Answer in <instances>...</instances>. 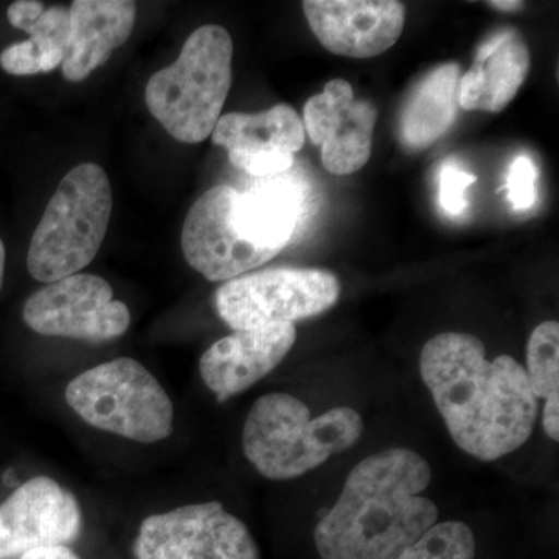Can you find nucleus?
<instances>
[{
	"mask_svg": "<svg viewBox=\"0 0 559 559\" xmlns=\"http://www.w3.org/2000/svg\"><path fill=\"white\" fill-rule=\"evenodd\" d=\"M460 73L459 64L448 62L418 81L400 119V140L406 148H428L450 131L457 116Z\"/></svg>",
	"mask_w": 559,
	"mask_h": 559,
	"instance_id": "a211bd4d",
	"label": "nucleus"
},
{
	"mask_svg": "<svg viewBox=\"0 0 559 559\" xmlns=\"http://www.w3.org/2000/svg\"><path fill=\"white\" fill-rule=\"evenodd\" d=\"M419 373L451 439L481 462H495L527 443L539 400L516 359L488 360L484 342L468 333H441L426 342Z\"/></svg>",
	"mask_w": 559,
	"mask_h": 559,
	"instance_id": "f257e3e1",
	"label": "nucleus"
},
{
	"mask_svg": "<svg viewBox=\"0 0 559 559\" xmlns=\"http://www.w3.org/2000/svg\"><path fill=\"white\" fill-rule=\"evenodd\" d=\"M112 204V187L100 165L72 168L33 234L27 253L32 277L49 285L90 266L105 241Z\"/></svg>",
	"mask_w": 559,
	"mask_h": 559,
	"instance_id": "39448f33",
	"label": "nucleus"
},
{
	"mask_svg": "<svg viewBox=\"0 0 559 559\" xmlns=\"http://www.w3.org/2000/svg\"><path fill=\"white\" fill-rule=\"evenodd\" d=\"M79 500L50 477H33L0 506V559L68 546L80 535Z\"/></svg>",
	"mask_w": 559,
	"mask_h": 559,
	"instance_id": "9b49d317",
	"label": "nucleus"
},
{
	"mask_svg": "<svg viewBox=\"0 0 559 559\" xmlns=\"http://www.w3.org/2000/svg\"><path fill=\"white\" fill-rule=\"evenodd\" d=\"M378 110L373 103L356 100L345 80L326 83L304 108V128L322 146V164L334 176H348L367 165L373 145Z\"/></svg>",
	"mask_w": 559,
	"mask_h": 559,
	"instance_id": "f8f14e48",
	"label": "nucleus"
},
{
	"mask_svg": "<svg viewBox=\"0 0 559 559\" xmlns=\"http://www.w3.org/2000/svg\"><path fill=\"white\" fill-rule=\"evenodd\" d=\"M5 245H3L2 238H0V290H2L3 277H5Z\"/></svg>",
	"mask_w": 559,
	"mask_h": 559,
	"instance_id": "c756f323",
	"label": "nucleus"
},
{
	"mask_svg": "<svg viewBox=\"0 0 559 559\" xmlns=\"http://www.w3.org/2000/svg\"><path fill=\"white\" fill-rule=\"evenodd\" d=\"M340 296L341 283L333 272L275 267L224 283L215 305L231 330L242 331L314 318L333 308Z\"/></svg>",
	"mask_w": 559,
	"mask_h": 559,
	"instance_id": "0eeeda50",
	"label": "nucleus"
},
{
	"mask_svg": "<svg viewBox=\"0 0 559 559\" xmlns=\"http://www.w3.org/2000/svg\"><path fill=\"white\" fill-rule=\"evenodd\" d=\"M530 72V50L514 32L481 44L459 84V105L466 110L500 112L520 92Z\"/></svg>",
	"mask_w": 559,
	"mask_h": 559,
	"instance_id": "dca6fc26",
	"label": "nucleus"
},
{
	"mask_svg": "<svg viewBox=\"0 0 559 559\" xmlns=\"http://www.w3.org/2000/svg\"><path fill=\"white\" fill-rule=\"evenodd\" d=\"M362 432L364 419L352 407H334L312 418L296 396L270 393L253 403L246 418L242 451L261 476L290 480L348 451Z\"/></svg>",
	"mask_w": 559,
	"mask_h": 559,
	"instance_id": "7ed1b4c3",
	"label": "nucleus"
},
{
	"mask_svg": "<svg viewBox=\"0 0 559 559\" xmlns=\"http://www.w3.org/2000/svg\"><path fill=\"white\" fill-rule=\"evenodd\" d=\"M430 480L428 460L406 448L360 460L316 525L320 558L399 559L439 522V507L421 496Z\"/></svg>",
	"mask_w": 559,
	"mask_h": 559,
	"instance_id": "f03ea898",
	"label": "nucleus"
},
{
	"mask_svg": "<svg viewBox=\"0 0 559 559\" xmlns=\"http://www.w3.org/2000/svg\"><path fill=\"white\" fill-rule=\"evenodd\" d=\"M66 401L87 425L123 439L156 443L173 432L170 396L135 359H114L84 371L70 381Z\"/></svg>",
	"mask_w": 559,
	"mask_h": 559,
	"instance_id": "423d86ee",
	"label": "nucleus"
},
{
	"mask_svg": "<svg viewBox=\"0 0 559 559\" xmlns=\"http://www.w3.org/2000/svg\"><path fill=\"white\" fill-rule=\"evenodd\" d=\"M536 178H538V171L528 156H520L511 164L506 189L509 191V200L514 209L525 210L535 204Z\"/></svg>",
	"mask_w": 559,
	"mask_h": 559,
	"instance_id": "5701e85b",
	"label": "nucleus"
},
{
	"mask_svg": "<svg viewBox=\"0 0 559 559\" xmlns=\"http://www.w3.org/2000/svg\"><path fill=\"white\" fill-rule=\"evenodd\" d=\"M134 554L138 559H260L245 522L219 502L194 503L146 518Z\"/></svg>",
	"mask_w": 559,
	"mask_h": 559,
	"instance_id": "6e6552de",
	"label": "nucleus"
},
{
	"mask_svg": "<svg viewBox=\"0 0 559 559\" xmlns=\"http://www.w3.org/2000/svg\"><path fill=\"white\" fill-rule=\"evenodd\" d=\"M543 428L550 440H559V395H551L543 407Z\"/></svg>",
	"mask_w": 559,
	"mask_h": 559,
	"instance_id": "bb28decb",
	"label": "nucleus"
},
{
	"mask_svg": "<svg viewBox=\"0 0 559 559\" xmlns=\"http://www.w3.org/2000/svg\"><path fill=\"white\" fill-rule=\"evenodd\" d=\"M25 325L50 337L91 342L117 340L131 325L130 308L114 300L105 278L75 274L49 283L25 301Z\"/></svg>",
	"mask_w": 559,
	"mask_h": 559,
	"instance_id": "1a4fd4ad",
	"label": "nucleus"
},
{
	"mask_svg": "<svg viewBox=\"0 0 559 559\" xmlns=\"http://www.w3.org/2000/svg\"><path fill=\"white\" fill-rule=\"evenodd\" d=\"M301 7L319 43L348 58L392 49L406 21V7L396 0H307Z\"/></svg>",
	"mask_w": 559,
	"mask_h": 559,
	"instance_id": "ddd939ff",
	"label": "nucleus"
},
{
	"mask_svg": "<svg viewBox=\"0 0 559 559\" xmlns=\"http://www.w3.org/2000/svg\"><path fill=\"white\" fill-rule=\"evenodd\" d=\"M304 193L288 178L266 179L255 189L235 197L231 224L238 235L255 246L278 253L288 246L304 212Z\"/></svg>",
	"mask_w": 559,
	"mask_h": 559,
	"instance_id": "f3484780",
	"label": "nucleus"
},
{
	"mask_svg": "<svg viewBox=\"0 0 559 559\" xmlns=\"http://www.w3.org/2000/svg\"><path fill=\"white\" fill-rule=\"evenodd\" d=\"M476 536L460 521L437 522L399 559H474Z\"/></svg>",
	"mask_w": 559,
	"mask_h": 559,
	"instance_id": "4be33fe9",
	"label": "nucleus"
},
{
	"mask_svg": "<svg viewBox=\"0 0 559 559\" xmlns=\"http://www.w3.org/2000/svg\"><path fill=\"white\" fill-rule=\"evenodd\" d=\"M213 143L229 153H290L304 148L305 128L299 114L277 105L259 114L221 116L212 132Z\"/></svg>",
	"mask_w": 559,
	"mask_h": 559,
	"instance_id": "6ab92c4d",
	"label": "nucleus"
},
{
	"mask_svg": "<svg viewBox=\"0 0 559 559\" xmlns=\"http://www.w3.org/2000/svg\"><path fill=\"white\" fill-rule=\"evenodd\" d=\"M28 35L31 39L11 44L2 50L0 68L3 72L14 76H31L60 68L68 46L43 33L33 32Z\"/></svg>",
	"mask_w": 559,
	"mask_h": 559,
	"instance_id": "412c9836",
	"label": "nucleus"
},
{
	"mask_svg": "<svg viewBox=\"0 0 559 559\" xmlns=\"http://www.w3.org/2000/svg\"><path fill=\"white\" fill-rule=\"evenodd\" d=\"M477 178L468 171L460 170L457 165H444L440 173V204L451 215H462L468 205L465 191Z\"/></svg>",
	"mask_w": 559,
	"mask_h": 559,
	"instance_id": "393cba45",
	"label": "nucleus"
},
{
	"mask_svg": "<svg viewBox=\"0 0 559 559\" xmlns=\"http://www.w3.org/2000/svg\"><path fill=\"white\" fill-rule=\"evenodd\" d=\"M296 340L294 323L235 331L201 356L202 381L224 403L267 377L286 358Z\"/></svg>",
	"mask_w": 559,
	"mask_h": 559,
	"instance_id": "4468645a",
	"label": "nucleus"
},
{
	"mask_svg": "<svg viewBox=\"0 0 559 559\" xmlns=\"http://www.w3.org/2000/svg\"><path fill=\"white\" fill-rule=\"evenodd\" d=\"M20 559H80L68 546L43 547L22 555Z\"/></svg>",
	"mask_w": 559,
	"mask_h": 559,
	"instance_id": "cd10ccee",
	"label": "nucleus"
},
{
	"mask_svg": "<svg viewBox=\"0 0 559 559\" xmlns=\"http://www.w3.org/2000/svg\"><path fill=\"white\" fill-rule=\"evenodd\" d=\"M488 5L499 11H518L524 7V2H516V0H492V2H488Z\"/></svg>",
	"mask_w": 559,
	"mask_h": 559,
	"instance_id": "c85d7f7f",
	"label": "nucleus"
},
{
	"mask_svg": "<svg viewBox=\"0 0 559 559\" xmlns=\"http://www.w3.org/2000/svg\"><path fill=\"white\" fill-rule=\"evenodd\" d=\"M528 382L536 399L559 395V323L547 320L533 330L527 344Z\"/></svg>",
	"mask_w": 559,
	"mask_h": 559,
	"instance_id": "aec40b11",
	"label": "nucleus"
},
{
	"mask_svg": "<svg viewBox=\"0 0 559 559\" xmlns=\"http://www.w3.org/2000/svg\"><path fill=\"white\" fill-rule=\"evenodd\" d=\"M238 190L216 186L191 205L183 223L180 246L187 263L210 282H229L263 266L277 253L242 240L231 224Z\"/></svg>",
	"mask_w": 559,
	"mask_h": 559,
	"instance_id": "9d476101",
	"label": "nucleus"
},
{
	"mask_svg": "<svg viewBox=\"0 0 559 559\" xmlns=\"http://www.w3.org/2000/svg\"><path fill=\"white\" fill-rule=\"evenodd\" d=\"M44 10L46 7L38 0H17L7 10V20L17 31L27 32L38 21Z\"/></svg>",
	"mask_w": 559,
	"mask_h": 559,
	"instance_id": "a878e982",
	"label": "nucleus"
},
{
	"mask_svg": "<svg viewBox=\"0 0 559 559\" xmlns=\"http://www.w3.org/2000/svg\"><path fill=\"white\" fill-rule=\"evenodd\" d=\"M70 33L62 75L83 81L130 39L138 17L131 0H75L69 7Z\"/></svg>",
	"mask_w": 559,
	"mask_h": 559,
	"instance_id": "2eb2a0df",
	"label": "nucleus"
},
{
	"mask_svg": "<svg viewBox=\"0 0 559 559\" xmlns=\"http://www.w3.org/2000/svg\"><path fill=\"white\" fill-rule=\"evenodd\" d=\"M234 40L219 25L189 36L178 60L151 76L145 102L173 139L201 143L212 134L231 86Z\"/></svg>",
	"mask_w": 559,
	"mask_h": 559,
	"instance_id": "20e7f679",
	"label": "nucleus"
},
{
	"mask_svg": "<svg viewBox=\"0 0 559 559\" xmlns=\"http://www.w3.org/2000/svg\"><path fill=\"white\" fill-rule=\"evenodd\" d=\"M229 160L238 170L253 178L271 179L293 167L296 157L290 153H229Z\"/></svg>",
	"mask_w": 559,
	"mask_h": 559,
	"instance_id": "b1692460",
	"label": "nucleus"
}]
</instances>
